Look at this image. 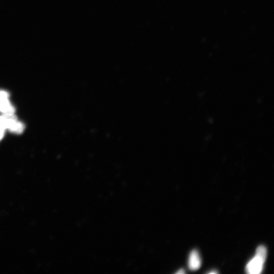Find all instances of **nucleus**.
Masks as SVG:
<instances>
[{"label":"nucleus","mask_w":274,"mask_h":274,"mask_svg":"<svg viewBox=\"0 0 274 274\" xmlns=\"http://www.w3.org/2000/svg\"><path fill=\"white\" fill-rule=\"evenodd\" d=\"M6 130L5 121L4 116H0V141H1L5 135Z\"/></svg>","instance_id":"5"},{"label":"nucleus","mask_w":274,"mask_h":274,"mask_svg":"<svg viewBox=\"0 0 274 274\" xmlns=\"http://www.w3.org/2000/svg\"><path fill=\"white\" fill-rule=\"evenodd\" d=\"M201 260L199 252L197 250L191 252L188 260V267L191 271H196L200 269Z\"/></svg>","instance_id":"4"},{"label":"nucleus","mask_w":274,"mask_h":274,"mask_svg":"<svg viewBox=\"0 0 274 274\" xmlns=\"http://www.w3.org/2000/svg\"><path fill=\"white\" fill-rule=\"evenodd\" d=\"M3 115L5 118L6 130L17 135L22 134L24 132L25 125L18 120L14 114Z\"/></svg>","instance_id":"1"},{"label":"nucleus","mask_w":274,"mask_h":274,"mask_svg":"<svg viewBox=\"0 0 274 274\" xmlns=\"http://www.w3.org/2000/svg\"><path fill=\"white\" fill-rule=\"evenodd\" d=\"M266 259L255 254L253 259L247 264L246 272L249 274H259L262 273Z\"/></svg>","instance_id":"3"},{"label":"nucleus","mask_w":274,"mask_h":274,"mask_svg":"<svg viewBox=\"0 0 274 274\" xmlns=\"http://www.w3.org/2000/svg\"><path fill=\"white\" fill-rule=\"evenodd\" d=\"M9 97L10 94L8 92L0 90V113L2 115L15 114V109L11 104Z\"/></svg>","instance_id":"2"},{"label":"nucleus","mask_w":274,"mask_h":274,"mask_svg":"<svg viewBox=\"0 0 274 274\" xmlns=\"http://www.w3.org/2000/svg\"><path fill=\"white\" fill-rule=\"evenodd\" d=\"M185 273V271L183 269L180 270L178 272H176V274H183Z\"/></svg>","instance_id":"6"},{"label":"nucleus","mask_w":274,"mask_h":274,"mask_svg":"<svg viewBox=\"0 0 274 274\" xmlns=\"http://www.w3.org/2000/svg\"><path fill=\"white\" fill-rule=\"evenodd\" d=\"M208 273L209 274H217L218 272L215 271V270H214V271H213L211 272H209Z\"/></svg>","instance_id":"7"}]
</instances>
